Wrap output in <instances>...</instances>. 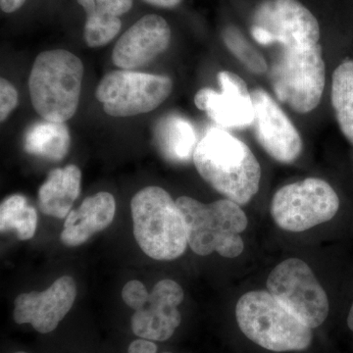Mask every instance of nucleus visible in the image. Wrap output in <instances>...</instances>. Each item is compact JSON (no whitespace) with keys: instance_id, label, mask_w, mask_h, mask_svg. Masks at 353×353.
<instances>
[{"instance_id":"23","label":"nucleus","mask_w":353,"mask_h":353,"mask_svg":"<svg viewBox=\"0 0 353 353\" xmlns=\"http://www.w3.org/2000/svg\"><path fill=\"white\" fill-rule=\"evenodd\" d=\"M223 39L229 50L253 74H263L268 64L263 55L246 41L238 28L229 26L223 31Z\"/></svg>"},{"instance_id":"2","label":"nucleus","mask_w":353,"mask_h":353,"mask_svg":"<svg viewBox=\"0 0 353 353\" xmlns=\"http://www.w3.org/2000/svg\"><path fill=\"white\" fill-rule=\"evenodd\" d=\"M134 236L150 259L171 261L189 245L185 218L170 194L160 187H146L131 201Z\"/></svg>"},{"instance_id":"18","label":"nucleus","mask_w":353,"mask_h":353,"mask_svg":"<svg viewBox=\"0 0 353 353\" xmlns=\"http://www.w3.org/2000/svg\"><path fill=\"white\" fill-rule=\"evenodd\" d=\"M82 173L76 165L50 171L39 190V206L43 214L63 219L81 194Z\"/></svg>"},{"instance_id":"19","label":"nucleus","mask_w":353,"mask_h":353,"mask_svg":"<svg viewBox=\"0 0 353 353\" xmlns=\"http://www.w3.org/2000/svg\"><path fill=\"white\" fill-rule=\"evenodd\" d=\"M155 141L167 159L176 163L189 161L196 150V134L192 123L179 115H168L159 121Z\"/></svg>"},{"instance_id":"9","label":"nucleus","mask_w":353,"mask_h":353,"mask_svg":"<svg viewBox=\"0 0 353 353\" xmlns=\"http://www.w3.org/2000/svg\"><path fill=\"white\" fill-rule=\"evenodd\" d=\"M267 289L309 328L321 326L328 317V296L301 259H289L276 266L267 279Z\"/></svg>"},{"instance_id":"28","label":"nucleus","mask_w":353,"mask_h":353,"mask_svg":"<svg viewBox=\"0 0 353 353\" xmlns=\"http://www.w3.org/2000/svg\"><path fill=\"white\" fill-rule=\"evenodd\" d=\"M150 6L159 7V8H174L178 6L183 0H143Z\"/></svg>"},{"instance_id":"25","label":"nucleus","mask_w":353,"mask_h":353,"mask_svg":"<svg viewBox=\"0 0 353 353\" xmlns=\"http://www.w3.org/2000/svg\"><path fill=\"white\" fill-rule=\"evenodd\" d=\"M18 104V92L15 87L1 78L0 80V120L4 122Z\"/></svg>"},{"instance_id":"16","label":"nucleus","mask_w":353,"mask_h":353,"mask_svg":"<svg viewBox=\"0 0 353 353\" xmlns=\"http://www.w3.org/2000/svg\"><path fill=\"white\" fill-rule=\"evenodd\" d=\"M115 212V199L109 192L88 196L67 216L60 240L70 248L82 245L90 236L105 230L112 223Z\"/></svg>"},{"instance_id":"24","label":"nucleus","mask_w":353,"mask_h":353,"mask_svg":"<svg viewBox=\"0 0 353 353\" xmlns=\"http://www.w3.org/2000/svg\"><path fill=\"white\" fill-rule=\"evenodd\" d=\"M150 294L143 283L138 280L128 282L122 290V299L129 307L138 311L148 303Z\"/></svg>"},{"instance_id":"27","label":"nucleus","mask_w":353,"mask_h":353,"mask_svg":"<svg viewBox=\"0 0 353 353\" xmlns=\"http://www.w3.org/2000/svg\"><path fill=\"white\" fill-rule=\"evenodd\" d=\"M26 0H0V8L3 12L13 13L24 6Z\"/></svg>"},{"instance_id":"4","label":"nucleus","mask_w":353,"mask_h":353,"mask_svg":"<svg viewBox=\"0 0 353 353\" xmlns=\"http://www.w3.org/2000/svg\"><path fill=\"white\" fill-rule=\"evenodd\" d=\"M236 318L246 338L271 352H301L312 343L311 328L265 290L243 294Z\"/></svg>"},{"instance_id":"6","label":"nucleus","mask_w":353,"mask_h":353,"mask_svg":"<svg viewBox=\"0 0 353 353\" xmlns=\"http://www.w3.org/2000/svg\"><path fill=\"white\" fill-rule=\"evenodd\" d=\"M270 76L279 101L299 114L314 110L321 101L326 81L321 44L280 48Z\"/></svg>"},{"instance_id":"15","label":"nucleus","mask_w":353,"mask_h":353,"mask_svg":"<svg viewBox=\"0 0 353 353\" xmlns=\"http://www.w3.org/2000/svg\"><path fill=\"white\" fill-rule=\"evenodd\" d=\"M183 296L182 287L175 281L167 279L158 282L150 294L148 303L132 316L134 334L145 340H169L182 321L178 306Z\"/></svg>"},{"instance_id":"3","label":"nucleus","mask_w":353,"mask_h":353,"mask_svg":"<svg viewBox=\"0 0 353 353\" xmlns=\"http://www.w3.org/2000/svg\"><path fill=\"white\" fill-rule=\"evenodd\" d=\"M83 77L82 60L70 51L39 53L29 77L30 97L36 112L51 122L71 119L80 102Z\"/></svg>"},{"instance_id":"1","label":"nucleus","mask_w":353,"mask_h":353,"mask_svg":"<svg viewBox=\"0 0 353 353\" xmlns=\"http://www.w3.org/2000/svg\"><path fill=\"white\" fill-rule=\"evenodd\" d=\"M194 166L219 194L245 205L259 192L261 167L243 141L221 129H211L197 143Z\"/></svg>"},{"instance_id":"7","label":"nucleus","mask_w":353,"mask_h":353,"mask_svg":"<svg viewBox=\"0 0 353 353\" xmlns=\"http://www.w3.org/2000/svg\"><path fill=\"white\" fill-rule=\"evenodd\" d=\"M340 208V199L326 181L307 178L281 188L271 202V214L281 229L306 231L328 222Z\"/></svg>"},{"instance_id":"11","label":"nucleus","mask_w":353,"mask_h":353,"mask_svg":"<svg viewBox=\"0 0 353 353\" xmlns=\"http://www.w3.org/2000/svg\"><path fill=\"white\" fill-rule=\"evenodd\" d=\"M255 136L265 152L281 163L296 161L303 145L301 134L270 94L262 88L252 92Z\"/></svg>"},{"instance_id":"13","label":"nucleus","mask_w":353,"mask_h":353,"mask_svg":"<svg viewBox=\"0 0 353 353\" xmlns=\"http://www.w3.org/2000/svg\"><path fill=\"white\" fill-rule=\"evenodd\" d=\"M76 296L75 280L62 276L43 292H25L16 297L14 320L17 324H31L39 333H50L69 312Z\"/></svg>"},{"instance_id":"21","label":"nucleus","mask_w":353,"mask_h":353,"mask_svg":"<svg viewBox=\"0 0 353 353\" xmlns=\"http://www.w3.org/2000/svg\"><path fill=\"white\" fill-rule=\"evenodd\" d=\"M331 99L339 127L353 145V60H345L334 70Z\"/></svg>"},{"instance_id":"22","label":"nucleus","mask_w":353,"mask_h":353,"mask_svg":"<svg viewBox=\"0 0 353 353\" xmlns=\"http://www.w3.org/2000/svg\"><path fill=\"white\" fill-rule=\"evenodd\" d=\"M38 226V213L23 194L6 197L0 205L1 233L14 231L20 241L31 240Z\"/></svg>"},{"instance_id":"17","label":"nucleus","mask_w":353,"mask_h":353,"mask_svg":"<svg viewBox=\"0 0 353 353\" xmlns=\"http://www.w3.org/2000/svg\"><path fill=\"white\" fill-rule=\"evenodd\" d=\"M87 14L83 39L90 48L105 46L119 34L121 16L131 10L134 0H77Z\"/></svg>"},{"instance_id":"31","label":"nucleus","mask_w":353,"mask_h":353,"mask_svg":"<svg viewBox=\"0 0 353 353\" xmlns=\"http://www.w3.org/2000/svg\"><path fill=\"white\" fill-rule=\"evenodd\" d=\"M164 353H170V352H164Z\"/></svg>"},{"instance_id":"29","label":"nucleus","mask_w":353,"mask_h":353,"mask_svg":"<svg viewBox=\"0 0 353 353\" xmlns=\"http://www.w3.org/2000/svg\"><path fill=\"white\" fill-rule=\"evenodd\" d=\"M347 325L350 329L353 332V303L352 308H350V314H348Z\"/></svg>"},{"instance_id":"20","label":"nucleus","mask_w":353,"mask_h":353,"mask_svg":"<svg viewBox=\"0 0 353 353\" xmlns=\"http://www.w3.org/2000/svg\"><path fill=\"white\" fill-rule=\"evenodd\" d=\"M71 138L65 123L43 120L34 123L25 134L26 152L50 161H60L69 152Z\"/></svg>"},{"instance_id":"30","label":"nucleus","mask_w":353,"mask_h":353,"mask_svg":"<svg viewBox=\"0 0 353 353\" xmlns=\"http://www.w3.org/2000/svg\"><path fill=\"white\" fill-rule=\"evenodd\" d=\"M15 353H26L24 352H15Z\"/></svg>"},{"instance_id":"26","label":"nucleus","mask_w":353,"mask_h":353,"mask_svg":"<svg viewBox=\"0 0 353 353\" xmlns=\"http://www.w3.org/2000/svg\"><path fill=\"white\" fill-rule=\"evenodd\" d=\"M157 345L152 341L139 339L129 345V353H157Z\"/></svg>"},{"instance_id":"12","label":"nucleus","mask_w":353,"mask_h":353,"mask_svg":"<svg viewBox=\"0 0 353 353\" xmlns=\"http://www.w3.org/2000/svg\"><path fill=\"white\" fill-rule=\"evenodd\" d=\"M217 79L221 92L201 88L194 97L196 108L205 111L216 124L222 127L243 129L252 125L254 104L245 81L230 71L219 72Z\"/></svg>"},{"instance_id":"10","label":"nucleus","mask_w":353,"mask_h":353,"mask_svg":"<svg viewBox=\"0 0 353 353\" xmlns=\"http://www.w3.org/2000/svg\"><path fill=\"white\" fill-rule=\"evenodd\" d=\"M252 34L261 46L280 48L320 43V26L299 0H266L253 16Z\"/></svg>"},{"instance_id":"8","label":"nucleus","mask_w":353,"mask_h":353,"mask_svg":"<svg viewBox=\"0 0 353 353\" xmlns=\"http://www.w3.org/2000/svg\"><path fill=\"white\" fill-rule=\"evenodd\" d=\"M169 77L119 70L102 78L95 97L112 117H132L154 110L171 94Z\"/></svg>"},{"instance_id":"5","label":"nucleus","mask_w":353,"mask_h":353,"mask_svg":"<svg viewBox=\"0 0 353 353\" xmlns=\"http://www.w3.org/2000/svg\"><path fill=\"white\" fill-rule=\"evenodd\" d=\"M176 202L185 218L192 252L201 256L216 252L226 259L241 254L245 243L241 234L248 220L238 203L225 199L205 204L190 196L179 197Z\"/></svg>"},{"instance_id":"14","label":"nucleus","mask_w":353,"mask_h":353,"mask_svg":"<svg viewBox=\"0 0 353 353\" xmlns=\"http://www.w3.org/2000/svg\"><path fill=\"white\" fill-rule=\"evenodd\" d=\"M170 41L171 29L167 21L157 14H148L118 39L114 46L113 63L123 70L141 68L165 52Z\"/></svg>"}]
</instances>
